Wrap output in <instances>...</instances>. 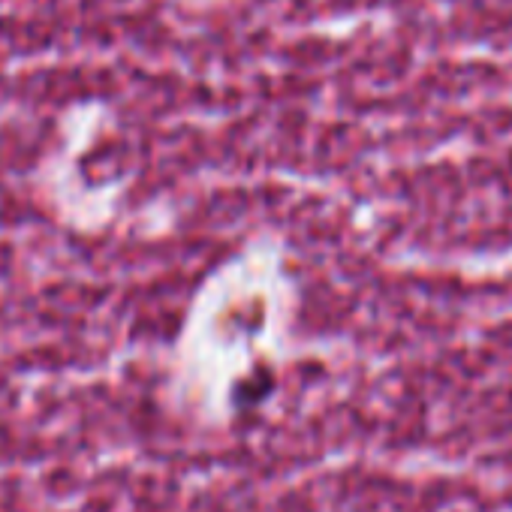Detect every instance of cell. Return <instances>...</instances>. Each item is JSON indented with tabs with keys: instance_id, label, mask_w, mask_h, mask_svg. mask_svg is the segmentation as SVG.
<instances>
[]
</instances>
